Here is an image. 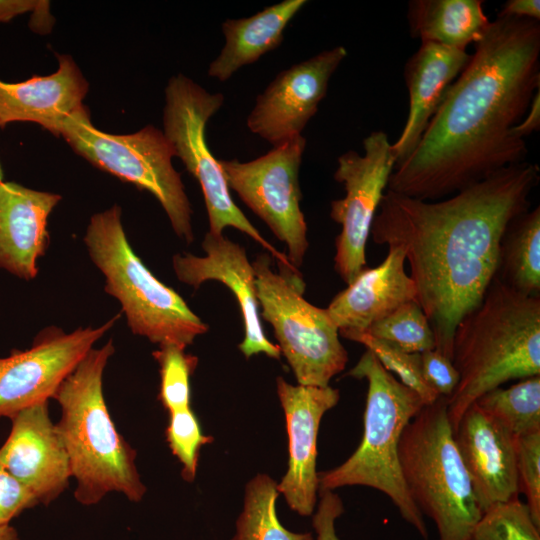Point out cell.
Instances as JSON below:
<instances>
[{
	"label": "cell",
	"instance_id": "obj_6",
	"mask_svg": "<svg viewBox=\"0 0 540 540\" xmlns=\"http://www.w3.org/2000/svg\"><path fill=\"white\" fill-rule=\"evenodd\" d=\"M84 243L105 277V291L121 304L131 332L150 342L187 347L208 331L172 288L158 280L135 254L126 237L121 208L94 214Z\"/></svg>",
	"mask_w": 540,
	"mask_h": 540
},
{
	"label": "cell",
	"instance_id": "obj_13",
	"mask_svg": "<svg viewBox=\"0 0 540 540\" xmlns=\"http://www.w3.org/2000/svg\"><path fill=\"white\" fill-rule=\"evenodd\" d=\"M119 317L117 314L98 327H79L70 333L48 326L35 336L29 349H12L9 356L0 357V417L10 418L53 398L61 383Z\"/></svg>",
	"mask_w": 540,
	"mask_h": 540
},
{
	"label": "cell",
	"instance_id": "obj_38",
	"mask_svg": "<svg viewBox=\"0 0 540 540\" xmlns=\"http://www.w3.org/2000/svg\"><path fill=\"white\" fill-rule=\"evenodd\" d=\"M540 128V89L534 94L529 109L522 120L513 128V134L520 139Z\"/></svg>",
	"mask_w": 540,
	"mask_h": 540
},
{
	"label": "cell",
	"instance_id": "obj_32",
	"mask_svg": "<svg viewBox=\"0 0 540 540\" xmlns=\"http://www.w3.org/2000/svg\"><path fill=\"white\" fill-rule=\"evenodd\" d=\"M165 436L172 454L182 464L183 479L192 482L196 476L200 449L212 442L213 438L202 433L191 407L169 413Z\"/></svg>",
	"mask_w": 540,
	"mask_h": 540
},
{
	"label": "cell",
	"instance_id": "obj_23",
	"mask_svg": "<svg viewBox=\"0 0 540 540\" xmlns=\"http://www.w3.org/2000/svg\"><path fill=\"white\" fill-rule=\"evenodd\" d=\"M306 3V0H284L250 17L225 20L222 23L225 45L210 63L208 75L226 81L243 66L279 47L286 27Z\"/></svg>",
	"mask_w": 540,
	"mask_h": 540
},
{
	"label": "cell",
	"instance_id": "obj_18",
	"mask_svg": "<svg viewBox=\"0 0 540 540\" xmlns=\"http://www.w3.org/2000/svg\"><path fill=\"white\" fill-rule=\"evenodd\" d=\"M452 432L482 512L519 497L513 434L475 403Z\"/></svg>",
	"mask_w": 540,
	"mask_h": 540
},
{
	"label": "cell",
	"instance_id": "obj_37",
	"mask_svg": "<svg viewBox=\"0 0 540 540\" xmlns=\"http://www.w3.org/2000/svg\"><path fill=\"white\" fill-rule=\"evenodd\" d=\"M497 16L540 20L539 0H509L502 5Z\"/></svg>",
	"mask_w": 540,
	"mask_h": 540
},
{
	"label": "cell",
	"instance_id": "obj_42",
	"mask_svg": "<svg viewBox=\"0 0 540 540\" xmlns=\"http://www.w3.org/2000/svg\"><path fill=\"white\" fill-rule=\"evenodd\" d=\"M3 181V171H2V168H1V165H0V182Z\"/></svg>",
	"mask_w": 540,
	"mask_h": 540
},
{
	"label": "cell",
	"instance_id": "obj_20",
	"mask_svg": "<svg viewBox=\"0 0 540 540\" xmlns=\"http://www.w3.org/2000/svg\"><path fill=\"white\" fill-rule=\"evenodd\" d=\"M61 200L15 182H0V268L31 280L48 245L47 220Z\"/></svg>",
	"mask_w": 540,
	"mask_h": 540
},
{
	"label": "cell",
	"instance_id": "obj_2",
	"mask_svg": "<svg viewBox=\"0 0 540 540\" xmlns=\"http://www.w3.org/2000/svg\"><path fill=\"white\" fill-rule=\"evenodd\" d=\"M539 172L524 161L440 200L386 189L380 201L373 241L403 248L435 349L451 360L455 329L495 277L501 239L510 222L529 210Z\"/></svg>",
	"mask_w": 540,
	"mask_h": 540
},
{
	"label": "cell",
	"instance_id": "obj_14",
	"mask_svg": "<svg viewBox=\"0 0 540 540\" xmlns=\"http://www.w3.org/2000/svg\"><path fill=\"white\" fill-rule=\"evenodd\" d=\"M346 56V48L337 46L282 70L257 96L248 129L273 147L302 135Z\"/></svg>",
	"mask_w": 540,
	"mask_h": 540
},
{
	"label": "cell",
	"instance_id": "obj_21",
	"mask_svg": "<svg viewBox=\"0 0 540 540\" xmlns=\"http://www.w3.org/2000/svg\"><path fill=\"white\" fill-rule=\"evenodd\" d=\"M470 58L471 54L465 49L421 43L407 60L404 79L409 94V112L400 136L391 143L396 166L412 154L446 91Z\"/></svg>",
	"mask_w": 540,
	"mask_h": 540
},
{
	"label": "cell",
	"instance_id": "obj_31",
	"mask_svg": "<svg viewBox=\"0 0 540 540\" xmlns=\"http://www.w3.org/2000/svg\"><path fill=\"white\" fill-rule=\"evenodd\" d=\"M342 337L364 345L388 372L397 375L403 385L416 392L425 405L434 403L440 397L422 376L420 353L406 352L365 332L346 333Z\"/></svg>",
	"mask_w": 540,
	"mask_h": 540
},
{
	"label": "cell",
	"instance_id": "obj_28",
	"mask_svg": "<svg viewBox=\"0 0 540 540\" xmlns=\"http://www.w3.org/2000/svg\"><path fill=\"white\" fill-rule=\"evenodd\" d=\"M363 332L409 353L435 348L431 325L417 301L402 304Z\"/></svg>",
	"mask_w": 540,
	"mask_h": 540
},
{
	"label": "cell",
	"instance_id": "obj_9",
	"mask_svg": "<svg viewBox=\"0 0 540 540\" xmlns=\"http://www.w3.org/2000/svg\"><path fill=\"white\" fill-rule=\"evenodd\" d=\"M223 103L222 93H210L183 74L172 76L165 88L163 133L175 156L201 186L209 231L223 234L226 227H233L265 248L282 269L300 275L286 254L269 243L235 204L219 159L207 145V123Z\"/></svg>",
	"mask_w": 540,
	"mask_h": 540
},
{
	"label": "cell",
	"instance_id": "obj_36",
	"mask_svg": "<svg viewBox=\"0 0 540 540\" xmlns=\"http://www.w3.org/2000/svg\"><path fill=\"white\" fill-rule=\"evenodd\" d=\"M317 510L312 518L316 540H340L335 523L343 514L344 505L341 498L333 491H322Z\"/></svg>",
	"mask_w": 540,
	"mask_h": 540
},
{
	"label": "cell",
	"instance_id": "obj_10",
	"mask_svg": "<svg viewBox=\"0 0 540 540\" xmlns=\"http://www.w3.org/2000/svg\"><path fill=\"white\" fill-rule=\"evenodd\" d=\"M252 265L261 316L272 325L298 384L329 386L348 361L338 327L326 309L303 298L301 276L284 269L274 272L269 253L260 254Z\"/></svg>",
	"mask_w": 540,
	"mask_h": 540
},
{
	"label": "cell",
	"instance_id": "obj_39",
	"mask_svg": "<svg viewBox=\"0 0 540 540\" xmlns=\"http://www.w3.org/2000/svg\"><path fill=\"white\" fill-rule=\"evenodd\" d=\"M40 1L34 0H0V22H8L26 12H34Z\"/></svg>",
	"mask_w": 540,
	"mask_h": 540
},
{
	"label": "cell",
	"instance_id": "obj_26",
	"mask_svg": "<svg viewBox=\"0 0 540 540\" xmlns=\"http://www.w3.org/2000/svg\"><path fill=\"white\" fill-rule=\"evenodd\" d=\"M277 485L267 474H258L248 482L232 540H313L311 533L292 532L280 523L276 513L280 494Z\"/></svg>",
	"mask_w": 540,
	"mask_h": 540
},
{
	"label": "cell",
	"instance_id": "obj_12",
	"mask_svg": "<svg viewBox=\"0 0 540 540\" xmlns=\"http://www.w3.org/2000/svg\"><path fill=\"white\" fill-rule=\"evenodd\" d=\"M364 154L349 150L337 159L334 179L344 198L331 202L330 217L341 225L335 239L334 268L348 285L367 267L366 244L380 201L396 166L391 143L384 131L363 140Z\"/></svg>",
	"mask_w": 540,
	"mask_h": 540
},
{
	"label": "cell",
	"instance_id": "obj_15",
	"mask_svg": "<svg viewBox=\"0 0 540 540\" xmlns=\"http://www.w3.org/2000/svg\"><path fill=\"white\" fill-rule=\"evenodd\" d=\"M289 439L288 469L277 488L289 507L302 516L313 513L317 503V436L323 415L336 406L340 394L330 386L292 385L276 379Z\"/></svg>",
	"mask_w": 540,
	"mask_h": 540
},
{
	"label": "cell",
	"instance_id": "obj_33",
	"mask_svg": "<svg viewBox=\"0 0 540 540\" xmlns=\"http://www.w3.org/2000/svg\"><path fill=\"white\" fill-rule=\"evenodd\" d=\"M516 472L519 494L540 527V431L516 437Z\"/></svg>",
	"mask_w": 540,
	"mask_h": 540
},
{
	"label": "cell",
	"instance_id": "obj_17",
	"mask_svg": "<svg viewBox=\"0 0 540 540\" xmlns=\"http://www.w3.org/2000/svg\"><path fill=\"white\" fill-rule=\"evenodd\" d=\"M9 419L11 429L0 447V464L28 487L40 504L48 505L72 478L68 455L49 416L48 401Z\"/></svg>",
	"mask_w": 540,
	"mask_h": 540
},
{
	"label": "cell",
	"instance_id": "obj_11",
	"mask_svg": "<svg viewBox=\"0 0 540 540\" xmlns=\"http://www.w3.org/2000/svg\"><path fill=\"white\" fill-rule=\"evenodd\" d=\"M305 147L299 135L251 161L219 159L228 188L286 244L287 258L297 270L309 246L299 184Z\"/></svg>",
	"mask_w": 540,
	"mask_h": 540
},
{
	"label": "cell",
	"instance_id": "obj_24",
	"mask_svg": "<svg viewBox=\"0 0 540 540\" xmlns=\"http://www.w3.org/2000/svg\"><path fill=\"white\" fill-rule=\"evenodd\" d=\"M407 19L411 35L421 43L465 50L490 24L481 0H412Z\"/></svg>",
	"mask_w": 540,
	"mask_h": 540
},
{
	"label": "cell",
	"instance_id": "obj_41",
	"mask_svg": "<svg viewBox=\"0 0 540 540\" xmlns=\"http://www.w3.org/2000/svg\"><path fill=\"white\" fill-rule=\"evenodd\" d=\"M0 540H20L17 530L11 525L0 527Z\"/></svg>",
	"mask_w": 540,
	"mask_h": 540
},
{
	"label": "cell",
	"instance_id": "obj_27",
	"mask_svg": "<svg viewBox=\"0 0 540 540\" xmlns=\"http://www.w3.org/2000/svg\"><path fill=\"white\" fill-rule=\"evenodd\" d=\"M474 403L515 437L540 431V375L492 389Z\"/></svg>",
	"mask_w": 540,
	"mask_h": 540
},
{
	"label": "cell",
	"instance_id": "obj_40",
	"mask_svg": "<svg viewBox=\"0 0 540 540\" xmlns=\"http://www.w3.org/2000/svg\"><path fill=\"white\" fill-rule=\"evenodd\" d=\"M49 2L40 1L39 7L33 12L30 27L39 33H46L52 27L53 18L49 15Z\"/></svg>",
	"mask_w": 540,
	"mask_h": 540
},
{
	"label": "cell",
	"instance_id": "obj_4",
	"mask_svg": "<svg viewBox=\"0 0 540 540\" xmlns=\"http://www.w3.org/2000/svg\"><path fill=\"white\" fill-rule=\"evenodd\" d=\"M115 353L110 339L92 348L58 387L53 399L61 409L55 424L77 485L75 499L94 505L110 492L139 502L146 486L136 467V451L118 432L109 413L103 374Z\"/></svg>",
	"mask_w": 540,
	"mask_h": 540
},
{
	"label": "cell",
	"instance_id": "obj_19",
	"mask_svg": "<svg viewBox=\"0 0 540 540\" xmlns=\"http://www.w3.org/2000/svg\"><path fill=\"white\" fill-rule=\"evenodd\" d=\"M402 247L388 246L386 258L376 267H365L326 308L339 335L363 332L399 306L417 301L415 284L405 271Z\"/></svg>",
	"mask_w": 540,
	"mask_h": 540
},
{
	"label": "cell",
	"instance_id": "obj_25",
	"mask_svg": "<svg viewBox=\"0 0 540 540\" xmlns=\"http://www.w3.org/2000/svg\"><path fill=\"white\" fill-rule=\"evenodd\" d=\"M496 276L515 291L540 297V207L515 217L501 239Z\"/></svg>",
	"mask_w": 540,
	"mask_h": 540
},
{
	"label": "cell",
	"instance_id": "obj_8",
	"mask_svg": "<svg viewBox=\"0 0 540 540\" xmlns=\"http://www.w3.org/2000/svg\"><path fill=\"white\" fill-rule=\"evenodd\" d=\"M56 136L97 168L150 192L169 218L175 234L194 239L192 208L181 175L172 165L174 150L163 131L152 125L125 135L98 130L85 105L64 118Z\"/></svg>",
	"mask_w": 540,
	"mask_h": 540
},
{
	"label": "cell",
	"instance_id": "obj_1",
	"mask_svg": "<svg viewBox=\"0 0 540 540\" xmlns=\"http://www.w3.org/2000/svg\"><path fill=\"white\" fill-rule=\"evenodd\" d=\"M387 189L435 201L526 161L512 130L540 89L539 21L497 16Z\"/></svg>",
	"mask_w": 540,
	"mask_h": 540
},
{
	"label": "cell",
	"instance_id": "obj_29",
	"mask_svg": "<svg viewBox=\"0 0 540 540\" xmlns=\"http://www.w3.org/2000/svg\"><path fill=\"white\" fill-rule=\"evenodd\" d=\"M152 355L159 365L158 400L164 409L170 413L190 408V378L198 365V358L176 344L159 345Z\"/></svg>",
	"mask_w": 540,
	"mask_h": 540
},
{
	"label": "cell",
	"instance_id": "obj_7",
	"mask_svg": "<svg viewBox=\"0 0 540 540\" xmlns=\"http://www.w3.org/2000/svg\"><path fill=\"white\" fill-rule=\"evenodd\" d=\"M446 397L425 405L405 427L399 460L410 497L439 540H470L482 510L453 439Z\"/></svg>",
	"mask_w": 540,
	"mask_h": 540
},
{
	"label": "cell",
	"instance_id": "obj_30",
	"mask_svg": "<svg viewBox=\"0 0 540 540\" xmlns=\"http://www.w3.org/2000/svg\"><path fill=\"white\" fill-rule=\"evenodd\" d=\"M470 540H540V527L519 497L486 509L475 525Z\"/></svg>",
	"mask_w": 540,
	"mask_h": 540
},
{
	"label": "cell",
	"instance_id": "obj_16",
	"mask_svg": "<svg viewBox=\"0 0 540 540\" xmlns=\"http://www.w3.org/2000/svg\"><path fill=\"white\" fill-rule=\"evenodd\" d=\"M205 256L191 253L175 254L172 259L174 272L181 282L198 288L208 280L225 284L239 304L244 339L238 348L246 358L259 353L280 359L281 351L266 337L259 314L256 276L245 249L223 234L208 231L202 241Z\"/></svg>",
	"mask_w": 540,
	"mask_h": 540
},
{
	"label": "cell",
	"instance_id": "obj_34",
	"mask_svg": "<svg viewBox=\"0 0 540 540\" xmlns=\"http://www.w3.org/2000/svg\"><path fill=\"white\" fill-rule=\"evenodd\" d=\"M38 504L35 494L0 464V527Z\"/></svg>",
	"mask_w": 540,
	"mask_h": 540
},
{
	"label": "cell",
	"instance_id": "obj_5",
	"mask_svg": "<svg viewBox=\"0 0 540 540\" xmlns=\"http://www.w3.org/2000/svg\"><path fill=\"white\" fill-rule=\"evenodd\" d=\"M348 375L366 379L368 383L362 440L342 464L318 472V492L353 485L379 490L422 539L428 540L424 517L409 495L399 460L401 435L425 403L388 372L368 349Z\"/></svg>",
	"mask_w": 540,
	"mask_h": 540
},
{
	"label": "cell",
	"instance_id": "obj_35",
	"mask_svg": "<svg viewBox=\"0 0 540 540\" xmlns=\"http://www.w3.org/2000/svg\"><path fill=\"white\" fill-rule=\"evenodd\" d=\"M420 358L422 376L428 386L439 396L450 397L460 379L452 360L435 348L420 353Z\"/></svg>",
	"mask_w": 540,
	"mask_h": 540
},
{
	"label": "cell",
	"instance_id": "obj_3",
	"mask_svg": "<svg viewBox=\"0 0 540 540\" xmlns=\"http://www.w3.org/2000/svg\"><path fill=\"white\" fill-rule=\"evenodd\" d=\"M452 362L460 375L446 398L454 430L484 393L540 375V297L521 294L495 275L481 302L455 329Z\"/></svg>",
	"mask_w": 540,
	"mask_h": 540
},
{
	"label": "cell",
	"instance_id": "obj_22",
	"mask_svg": "<svg viewBox=\"0 0 540 540\" xmlns=\"http://www.w3.org/2000/svg\"><path fill=\"white\" fill-rule=\"evenodd\" d=\"M58 69L18 83L0 80V127L15 121L41 125L55 135L60 122L83 106L88 82L71 56L57 54Z\"/></svg>",
	"mask_w": 540,
	"mask_h": 540
}]
</instances>
